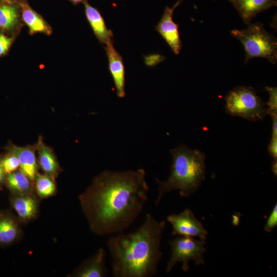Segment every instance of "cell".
<instances>
[{
	"label": "cell",
	"mask_w": 277,
	"mask_h": 277,
	"mask_svg": "<svg viewBox=\"0 0 277 277\" xmlns=\"http://www.w3.org/2000/svg\"><path fill=\"white\" fill-rule=\"evenodd\" d=\"M172 156L170 174L165 181L155 177L159 185L155 201L157 205L163 196L179 190L183 197H188L200 187L205 177V154L197 149L181 144L170 150Z\"/></svg>",
	"instance_id": "3957f363"
},
{
	"label": "cell",
	"mask_w": 277,
	"mask_h": 277,
	"mask_svg": "<svg viewBox=\"0 0 277 277\" xmlns=\"http://www.w3.org/2000/svg\"><path fill=\"white\" fill-rule=\"evenodd\" d=\"M10 202L19 221L27 223L37 217L39 205L34 195L13 194Z\"/></svg>",
	"instance_id": "4fadbf2b"
},
{
	"label": "cell",
	"mask_w": 277,
	"mask_h": 277,
	"mask_svg": "<svg viewBox=\"0 0 277 277\" xmlns=\"http://www.w3.org/2000/svg\"><path fill=\"white\" fill-rule=\"evenodd\" d=\"M238 11L243 22L246 25L259 13L276 6L275 0H229Z\"/></svg>",
	"instance_id": "5bb4252c"
},
{
	"label": "cell",
	"mask_w": 277,
	"mask_h": 277,
	"mask_svg": "<svg viewBox=\"0 0 277 277\" xmlns=\"http://www.w3.org/2000/svg\"><path fill=\"white\" fill-rule=\"evenodd\" d=\"M225 109L229 114L258 121L267 114L265 103L251 87L238 86L225 97Z\"/></svg>",
	"instance_id": "5b68a950"
},
{
	"label": "cell",
	"mask_w": 277,
	"mask_h": 277,
	"mask_svg": "<svg viewBox=\"0 0 277 277\" xmlns=\"http://www.w3.org/2000/svg\"><path fill=\"white\" fill-rule=\"evenodd\" d=\"M183 0H179V1L181 3V2H182Z\"/></svg>",
	"instance_id": "f546056e"
},
{
	"label": "cell",
	"mask_w": 277,
	"mask_h": 277,
	"mask_svg": "<svg viewBox=\"0 0 277 277\" xmlns=\"http://www.w3.org/2000/svg\"><path fill=\"white\" fill-rule=\"evenodd\" d=\"M22 24L21 12L16 6L7 3L0 5V29L8 32L18 31Z\"/></svg>",
	"instance_id": "d6986e66"
},
{
	"label": "cell",
	"mask_w": 277,
	"mask_h": 277,
	"mask_svg": "<svg viewBox=\"0 0 277 277\" xmlns=\"http://www.w3.org/2000/svg\"><path fill=\"white\" fill-rule=\"evenodd\" d=\"M271 169L274 173V174L276 176L277 173V162L276 161H273Z\"/></svg>",
	"instance_id": "4316f807"
},
{
	"label": "cell",
	"mask_w": 277,
	"mask_h": 277,
	"mask_svg": "<svg viewBox=\"0 0 277 277\" xmlns=\"http://www.w3.org/2000/svg\"><path fill=\"white\" fill-rule=\"evenodd\" d=\"M167 221L172 226L173 235L197 236L204 241L206 239L208 235L207 230L189 209H186L179 214L169 215Z\"/></svg>",
	"instance_id": "52a82bcc"
},
{
	"label": "cell",
	"mask_w": 277,
	"mask_h": 277,
	"mask_svg": "<svg viewBox=\"0 0 277 277\" xmlns=\"http://www.w3.org/2000/svg\"><path fill=\"white\" fill-rule=\"evenodd\" d=\"M108 68L118 97L125 96V70L123 58L115 49L112 41L106 45Z\"/></svg>",
	"instance_id": "30bf717a"
},
{
	"label": "cell",
	"mask_w": 277,
	"mask_h": 277,
	"mask_svg": "<svg viewBox=\"0 0 277 277\" xmlns=\"http://www.w3.org/2000/svg\"><path fill=\"white\" fill-rule=\"evenodd\" d=\"M178 1L172 8L166 7L160 21L155 27L160 33L175 54H179L182 49V42L179 32V25L173 21V13L179 5Z\"/></svg>",
	"instance_id": "ba28073f"
},
{
	"label": "cell",
	"mask_w": 277,
	"mask_h": 277,
	"mask_svg": "<svg viewBox=\"0 0 277 277\" xmlns=\"http://www.w3.org/2000/svg\"><path fill=\"white\" fill-rule=\"evenodd\" d=\"M266 90L269 94V98L267 105L268 108L267 113L270 114L272 112L276 113L277 111V89L276 87L266 86Z\"/></svg>",
	"instance_id": "603a6c76"
},
{
	"label": "cell",
	"mask_w": 277,
	"mask_h": 277,
	"mask_svg": "<svg viewBox=\"0 0 277 277\" xmlns=\"http://www.w3.org/2000/svg\"><path fill=\"white\" fill-rule=\"evenodd\" d=\"M14 37L6 35L3 32L0 33V56L5 55L10 49Z\"/></svg>",
	"instance_id": "cb8c5ba5"
},
{
	"label": "cell",
	"mask_w": 277,
	"mask_h": 277,
	"mask_svg": "<svg viewBox=\"0 0 277 277\" xmlns=\"http://www.w3.org/2000/svg\"><path fill=\"white\" fill-rule=\"evenodd\" d=\"M171 256L167 263V273L171 271L178 263H182L183 271L189 270L188 263L194 261L196 265H205L203 254L206 251L205 241L197 240L193 237L179 236L169 241Z\"/></svg>",
	"instance_id": "8992f818"
},
{
	"label": "cell",
	"mask_w": 277,
	"mask_h": 277,
	"mask_svg": "<svg viewBox=\"0 0 277 277\" xmlns=\"http://www.w3.org/2000/svg\"><path fill=\"white\" fill-rule=\"evenodd\" d=\"M5 184L13 194L34 195V182L19 169L6 175Z\"/></svg>",
	"instance_id": "ac0fdd59"
},
{
	"label": "cell",
	"mask_w": 277,
	"mask_h": 277,
	"mask_svg": "<svg viewBox=\"0 0 277 277\" xmlns=\"http://www.w3.org/2000/svg\"><path fill=\"white\" fill-rule=\"evenodd\" d=\"M37 143V163L44 174L55 179L63 171L52 148L46 145L42 136Z\"/></svg>",
	"instance_id": "7c38bea8"
},
{
	"label": "cell",
	"mask_w": 277,
	"mask_h": 277,
	"mask_svg": "<svg viewBox=\"0 0 277 277\" xmlns=\"http://www.w3.org/2000/svg\"><path fill=\"white\" fill-rule=\"evenodd\" d=\"M22 235L18 219L9 211L0 212V246L10 245Z\"/></svg>",
	"instance_id": "9a60e30c"
},
{
	"label": "cell",
	"mask_w": 277,
	"mask_h": 277,
	"mask_svg": "<svg viewBox=\"0 0 277 277\" xmlns=\"http://www.w3.org/2000/svg\"><path fill=\"white\" fill-rule=\"evenodd\" d=\"M231 34L243 46L245 63L254 57H263L272 64L276 63V38L264 29L262 23H250L246 29L232 30Z\"/></svg>",
	"instance_id": "277c9868"
},
{
	"label": "cell",
	"mask_w": 277,
	"mask_h": 277,
	"mask_svg": "<svg viewBox=\"0 0 277 277\" xmlns=\"http://www.w3.org/2000/svg\"><path fill=\"white\" fill-rule=\"evenodd\" d=\"M84 4L87 19L99 42L106 45L112 41L113 36L112 31L107 28L99 11L86 1H84Z\"/></svg>",
	"instance_id": "2e32d148"
},
{
	"label": "cell",
	"mask_w": 277,
	"mask_h": 277,
	"mask_svg": "<svg viewBox=\"0 0 277 277\" xmlns=\"http://www.w3.org/2000/svg\"><path fill=\"white\" fill-rule=\"evenodd\" d=\"M4 149L7 152L13 154L18 159L20 163L19 169L34 182L38 168L35 154L37 143L21 147L9 142L4 147Z\"/></svg>",
	"instance_id": "9c48e42d"
},
{
	"label": "cell",
	"mask_w": 277,
	"mask_h": 277,
	"mask_svg": "<svg viewBox=\"0 0 277 277\" xmlns=\"http://www.w3.org/2000/svg\"><path fill=\"white\" fill-rule=\"evenodd\" d=\"M166 226L147 214L135 231L111 235L107 246L112 257L114 277H150L157 274L162 257L161 241Z\"/></svg>",
	"instance_id": "7a4b0ae2"
},
{
	"label": "cell",
	"mask_w": 277,
	"mask_h": 277,
	"mask_svg": "<svg viewBox=\"0 0 277 277\" xmlns=\"http://www.w3.org/2000/svg\"><path fill=\"white\" fill-rule=\"evenodd\" d=\"M20 12L22 21L28 27L31 35L37 33L48 35L52 34V29L49 24L27 4H21Z\"/></svg>",
	"instance_id": "e0dca14e"
},
{
	"label": "cell",
	"mask_w": 277,
	"mask_h": 277,
	"mask_svg": "<svg viewBox=\"0 0 277 277\" xmlns=\"http://www.w3.org/2000/svg\"><path fill=\"white\" fill-rule=\"evenodd\" d=\"M35 191L41 198H48L56 192L55 180L45 174L37 173L34 181Z\"/></svg>",
	"instance_id": "ffe728a7"
},
{
	"label": "cell",
	"mask_w": 277,
	"mask_h": 277,
	"mask_svg": "<svg viewBox=\"0 0 277 277\" xmlns=\"http://www.w3.org/2000/svg\"><path fill=\"white\" fill-rule=\"evenodd\" d=\"M144 169L106 170L78 196L91 231L98 235L123 231L136 219L147 200Z\"/></svg>",
	"instance_id": "6da1fadb"
},
{
	"label": "cell",
	"mask_w": 277,
	"mask_h": 277,
	"mask_svg": "<svg viewBox=\"0 0 277 277\" xmlns=\"http://www.w3.org/2000/svg\"><path fill=\"white\" fill-rule=\"evenodd\" d=\"M6 174L3 169L0 161V188H2L5 183Z\"/></svg>",
	"instance_id": "484cf974"
},
{
	"label": "cell",
	"mask_w": 277,
	"mask_h": 277,
	"mask_svg": "<svg viewBox=\"0 0 277 277\" xmlns=\"http://www.w3.org/2000/svg\"><path fill=\"white\" fill-rule=\"evenodd\" d=\"M0 161L6 175L16 171L20 166L18 159L15 155L9 152L0 157Z\"/></svg>",
	"instance_id": "44dd1931"
},
{
	"label": "cell",
	"mask_w": 277,
	"mask_h": 277,
	"mask_svg": "<svg viewBox=\"0 0 277 277\" xmlns=\"http://www.w3.org/2000/svg\"><path fill=\"white\" fill-rule=\"evenodd\" d=\"M270 115L272 120V133L268 149L273 161H276L277 159V116L276 113H271Z\"/></svg>",
	"instance_id": "7402d4cb"
},
{
	"label": "cell",
	"mask_w": 277,
	"mask_h": 277,
	"mask_svg": "<svg viewBox=\"0 0 277 277\" xmlns=\"http://www.w3.org/2000/svg\"><path fill=\"white\" fill-rule=\"evenodd\" d=\"M274 206L264 226V230L270 232L277 225V206Z\"/></svg>",
	"instance_id": "d4e9b609"
},
{
	"label": "cell",
	"mask_w": 277,
	"mask_h": 277,
	"mask_svg": "<svg viewBox=\"0 0 277 277\" xmlns=\"http://www.w3.org/2000/svg\"><path fill=\"white\" fill-rule=\"evenodd\" d=\"M2 2H5L7 4H10V2L13 1H15V0H0Z\"/></svg>",
	"instance_id": "f1b7e54d"
},
{
	"label": "cell",
	"mask_w": 277,
	"mask_h": 277,
	"mask_svg": "<svg viewBox=\"0 0 277 277\" xmlns=\"http://www.w3.org/2000/svg\"><path fill=\"white\" fill-rule=\"evenodd\" d=\"M106 251L101 247L97 252L86 260L73 272L71 276L105 277L108 273L106 266Z\"/></svg>",
	"instance_id": "8fae6325"
},
{
	"label": "cell",
	"mask_w": 277,
	"mask_h": 277,
	"mask_svg": "<svg viewBox=\"0 0 277 277\" xmlns=\"http://www.w3.org/2000/svg\"><path fill=\"white\" fill-rule=\"evenodd\" d=\"M69 1H70L71 2H72L73 3H74L75 4H78V3L84 1V0H69Z\"/></svg>",
	"instance_id": "83f0119b"
}]
</instances>
